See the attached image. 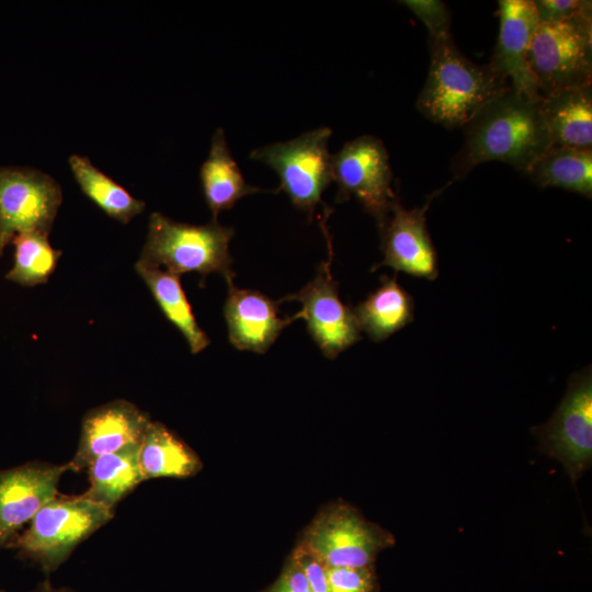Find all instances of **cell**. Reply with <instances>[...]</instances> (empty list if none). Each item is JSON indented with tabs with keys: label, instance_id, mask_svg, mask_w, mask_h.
<instances>
[{
	"label": "cell",
	"instance_id": "cell-1",
	"mask_svg": "<svg viewBox=\"0 0 592 592\" xmlns=\"http://www.w3.org/2000/svg\"><path fill=\"white\" fill-rule=\"evenodd\" d=\"M540 99L510 86L485 104L463 127L465 140L451 167L454 179L466 177L487 161L504 162L527 173L551 146Z\"/></svg>",
	"mask_w": 592,
	"mask_h": 592
},
{
	"label": "cell",
	"instance_id": "cell-2",
	"mask_svg": "<svg viewBox=\"0 0 592 592\" xmlns=\"http://www.w3.org/2000/svg\"><path fill=\"white\" fill-rule=\"evenodd\" d=\"M430 67L418 100V111L445 128L464 127L489 101L504 92L510 82L489 64L469 60L452 35L430 37Z\"/></svg>",
	"mask_w": 592,
	"mask_h": 592
},
{
	"label": "cell",
	"instance_id": "cell-3",
	"mask_svg": "<svg viewBox=\"0 0 592 592\" xmlns=\"http://www.w3.org/2000/svg\"><path fill=\"white\" fill-rule=\"evenodd\" d=\"M234 234L232 227L221 226L215 219L191 225L155 212L149 216L146 241L136 263L180 276L195 272L204 278L219 273L227 281L235 275L229 252Z\"/></svg>",
	"mask_w": 592,
	"mask_h": 592
},
{
	"label": "cell",
	"instance_id": "cell-4",
	"mask_svg": "<svg viewBox=\"0 0 592 592\" xmlns=\"http://www.w3.org/2000/svg\"><path fill=\"white\" fill-rule=\"evenodd\" d=\"M114 510L84 496L59 497L44 504L14 535L7 548L50 573L57 570L76 547L112 520Z\"/></svg>",
	"mask_w": 592,
	"mask_h": 592
},
{
	"label": "cell",
	"instance_id": "cell-5",
	"mask_svg": "<svg viewBox=\"0 0 592 592\" xmlns=\"http://www.w3.org/2000/svg\"><path fill=\"white\" fill-rule=\"evenodd\" d=\"M527 65L540 96L592 84V15L539 22Z\"/></svg>",
	"mask_w": 592,
	"mask_h": 592
},
{
	"label": "cell",
	"instance_id": "cell-6",
	"mask_svg": "<svg viewBox=\"0 0 592 592\" xmlns=\"http://www.w3.org/2000/svg\"><path fill=\"white\" fill-rule=\"evenodd\" d=\"M395 543L389 531L366 520L351 504L337 501L316 515L298 546L326 567L362 568L374 566L378 554Z\"/></svg>",
	"mask_w": 592,
	"mask_h": 592
},
{
	"label": "cell",
	"instance_id": "cell-7",
	"mask_svg": "<svg viewBox=\"0 0 592 592\" xmlns=\"http://www.w3.org/2000/svg\"><path fill=\"white\" fill-rule=\"evenodd\" d=\"M332 130L319 127L288 141L255 148L250 159L273 169L293 205L312 215L326 187L332 181L331 155L328 151Z\"/></svg>",
	"mask_w": 592,
	"mask_h": 592
},
{
	"label": "cell",
	"instance_id": "cell-8",
	"mask_svg": "<svg viewBox=\"0 0 592 592\" xmlns=\"http://www.w3.org/2000/svg\"><path fill=\"white\" fill-rule=\"evenodd\" d=\"M332 181L338 187L337 202L354 197L380 228L398 200L392 190V173L382 140L363 135L344 144L331 156Z\"/></svg>",
	"mask_w": 592,
	"mask_h": 592
},
{
	"label": "cell",
	"instance_id": "cell-9",
	"mask_svg": "<svg viewBox=\"0 0 592 592\" xmlns=\"http://www.w3.org/2000/svg\"><path fill=\"white\" fill-rule=\"evenodd\" d=\"M542 451L560 462L576 483L592 463L591 367L574 373L551 418L534 428Z\"/></svg>",
	"mask_w": 592,
	"mask_h": 592
},
{
	"label": "cell",
	"instance_id": "cell-10",
	"mask_svg": "<svg viewBox=\"0 0 592 592\" xmlns=\"http://www.w3.org/2000/svg\"><path fill=\"white\" fill-rule=\"evenodd\" d=\"M62 202L58 182L30 167L0 168V255L21 232L49 235Z\"/></svg>",
	"mask_w": 592,
	"mask_h": 592
},
{
	"label": "cell",
	"instance_id": "cell-11",
	"mask_svg": "<svg viewBox=\"0 0 592 592\" xmlns=\"http://www.w3.org/2000/svg\"><path fill=\"white\" fill-rule=\"evenodd\" d=\"M332 252L321 262L316 276L299 292L285 296L284 300H297L301 308L293 317L304 319L307 330L323 355L335 358L340 353L361 340V328L351 307L342 303L338 283L331 273Z\"/></svg>",
	"mask_w": 592,
	"mask_h": 592
},
{
	"label": "cell",
	"instance_id": "cell-12",
	"mask_svg": "<svg viewBox=\"0 0 592 592\" xmlns=\"http://www.w3.org/2000/svg\"><path fill=\"white\" fill-rule=\"evenodd\" d=\"M68 463L30 462L0 470V549L57 496Z\"/></svg>",
	"mask_w": 592,
	"mask_h": 592
},
{
	"label": "cell",
	"instance_id": "cell-13",
	"mask_svg": "<svg viewBox=\"0 0 592 592\" xmlns=\"http://www.w3.org/2000/svg\"><path fill=\"white\" fill-rule=\"evenodd\" d=\"M151 419L128 400L116 399L89 410L81 425L70 470L87 469L98 457L140 445Z\"/></svg>",
	"mask_w": 592,
	"mask_h": 592
},
{
	"label": "cell",
	"instance_id": "cell-14",
	"mask_svg": "<svg viewBox=\"0 0 592 592\" xmlns=\"http://www.w3.org/2000/svg\"><path fill=\"white\" fill-rule=\"evenodd\" d=\"M421 206L405 208L399 200L391 206L384 225L379 228L383 261L374 269L389 266L407 274L434 280L439 275L437 255L426 227V210L434 195Z\"/></svg>",
	"mask_w": 592,
	"mask_h": 592
},
{
	"label": "cell",
	"instance_id": "cell-15",
	"mask_svg": "<svg viewBox=\"0 0 592 592\" xmlns=\"http://www.w3.org/2000/svg\"><path fill=\"white\" fill-rule=\"evenodd\" d=\"M498 15L499 35L489 65L519 93L542 98L527 65L532 36L539 23L534 1L500 0Z\"/></svg>",
	"mask_w": 592,
	"mask_h": 592
},
{
	"label": "cell",
	"instance_id": "cell-16",
	"mask_svg": "<svg viewBox=\"0 0 592 592\" xmlns=\"http://www.w3.org/2000/svg\"><path fill=\"white\" fill-rule=\"evenodd\" d=\"M224 315L230 343L238 350L265 353L292 322L280 318L278 301L253 289H241L227 280Z\"/></svg>",
	"mask_w": 592,
	"mask_h": 592
},
{
	"label": "cell",
	"instance_id": "cell-17",
	"mask_svg": "<svg viewBox=\"0 0 592 592\" xmlns=\"http://www.w3.org/2000/svg\"><path fill=\"white\" fill-rule=\"evenodd\" d=\"M540 111L551 146L592 150V84L542 96Z\"/></svg>",
	"mask_w": 592,
	"mask_h": 592
},
{
	"label": "cell",
	"instance_id": "cell-18",
	"mask_svg": "<svg viewBox=\"0 0 592 592\" xmlns=\"http://www.w3.org/2000/svg\"><path fill=\"white\" fill-rule=\"evenodd\" d=\"M200 178L204 198L215 220L220 212L230 209L243 196L263 191L246 182L231 157L221 127L213 134L209 153L201 166Z\"/></svg>",
	"mask_w": 592,
	"mask_h": 592
},
{
	"label": "cell",
	"instance_id": "cell-19",
	"mask_svg": "<svg viewBox=\"0 0 592 592\" xmlns=\"http://www.w3.org/2000/svg\"><path fill=\"white\" fill-rule=\"evenodd\" d=\"M353 311L361 331L379 342L413 320L414 304L396 277L382 276V284Z\"/></svg>",
	"mask_w": 592,
	"mask_h": 592
},
{
	"label": "cell",
	"instance_id": "cell-20",
	"mask_svg": "<svg viewBox=\"0 0 592 592\" xmlns=\"http://www.w3.org/2000/svg\"><path fill=\"white\" fill-rule=\"evenodd\" d=\"M145 480L160 477L187 478L203 467L198 455L164 424L150 421L139 449Z\"/></svg>",
	"mask_w": 592,
	"mask_h": 592
},
{
	"label": "cell",
	"instance_id": "cell-21",
	"mask_svg": "<svg viewBox=\"0 0 592 592\" xmlns=\"http://www.w3.org/2000/svg\"><path fill=\"white\" fill-rule=\"evenodd\" d=\"M140 445L95 458L87 468L90 486L82 496L114 510L145 480L139 465Z\"/></svg>",
	"mask_w": 592,
	"mask_h": 592
},
{
	"label": "cell",
	"instance_id": "cell-22",
	"mask_svg": "<svg viewBox=\"0 0 592 592\" xmlns=\"http://www.w3.org/2000/svg\"><path fill=\"white\" fill-rule=\"evenodd\" d=\"M152 297L167 319L182 333L190 351L197 354L209 345V338L198 326L181 285V276L162 269L135 264Z\"/></svg>",
	"mask_w": 592,
	"mask_h": 592
},
{
	"label": "cell",
	"instance_id": "cell-23",
	"mask_svg": "<svg viewBox=\"0 0 592 592\" xmlns=\"http://www.w3.org/2000/svg\"><path fill=\"white\" fill-rule=\"evenodd\" d=\"M540 187L592 197V150L550 146L526 173Z\"/></svg>",
	"mask_w": 592,
	"mask_h": 592
},
{
	"label": "cell",
	"instance_id": "cell-24",
	"mask_svg": "<svg viewBox=\"0 0 592 592\" xmlns=\"http://www.w3.org/2000/svg\"><path fill=\"white\" fill-rule=\"evenodd\" d=\"M68 163L83 194L111 218L128 224L145 209L144 201L130 195L88 157L71 155Z\"/></svg>",
	"mask_w": 592,
	"mask_h": 592
},
{
	"label": "cell",
	"instance_id": "cell-25",
	"mask_svg": "<svg viewBox=\"0 0 592 592\" xmlns=\"http://www.w3.org/2000/svg\"><path fill=\"white\" fill-rule=\"evenodd\" d=\"M47 234L21 232L14 236V262L5 278L25 287L45 284L57 267L61 250L52 247Z\"/></svg>",
	"mask_w": 592,
	"mask_h": 592
},
{
	"label": "cell",
	"instance_id": "cell-26",
	"mask_svg": "<svg viewBox=\"0 0 592 592\" xmlns=\"http://www.w3.org/2000/svg\"><path fill=\"white\" fill-rule=\"evenodd\" d=\"M326 574L331 592H375L377 589L374 566L362 568L326 567Z\"/></svg>",
	"mask_w": 592,
	"mask_h": 592
},
{
	"label": "cell",
	"instance_id": "cell-27",
	"mask_svg": "<svg viewBox=\"0 0 592 592\" xmlns=\"http://www.w3.org/2000/svg\"><path fill=\"white\" fill-rule=\"evenodd\" d=\"M407 7L423 22L430 37H440L449 33L451 13L447 5L439 0H405Z\"/></svg>",
	"mask_w": 592,
	"mask_h": 592
},
{
	"label": "cell",
	"instance_id": "cell-28",
	"mask_svg": "<svg viewBox=\"0 0 592 592\" xmlns=\"http://www.w3.org/2000/svg\"><path fill=\"white\" fill-rule=\"evenodd\" d=\"M539 22L571 21L592 15V2L585 0H536Z\"/></svg>",
	"mask_w": 592,
	"mask_h": 592
},
{
	"label": "cell",
	"instance_id": "cell-29",
	"mask_svg": "<svg viewBox=\"0 0 592 592\" xmlns=\"http://www.w3.org/2000/svg\"><path fill=\"white\" fill-rule=\"evenodd\" d=\"M292 555L300 565L308 581L310 592H331L323 563L298 545Z\"/></svg>",
	"mask_w": 592,
	"mask_h": 592
},
{
	"label": "cell",
	"instance_id": "cell-30",
	"mask_svg": "<svg viewBox=\"0 0 592 592\" xmlns=\"http://www.w3.org/2000/svg\"><path fill=\"white\" fill-rule=\"evenodd\" d=\"M263 592H310L306 576L293 555L275 582Z\"/></svg>",
	"mask_w": 592,
	"mask_h": 592
},
{
	"label": "cell",
	"instance_id": "cell-31",
	"mask_svg": "<svg viewBox=\"0 0 592 592\" xmlns=\"http://www.w3.org/2000/svg\"><path fill=\"white\" fill-rule=\"evenodd\" d=\"M31 592H77L67 587H54L52 582L46 579L37 584Z\"/></svg>",
	"mask_w": 592,
	"mask_h": 592
},
{
	"label": "cell",
	"instance_id": "cell-32",
	"mask_svg": "<svg viewBox=\"0 0 592 592\" xmlns=\"http://www.w3.org/2000/svg\"><path fill=\"white\" fill-rule=\"evenodd\" d=\"M0 592H5V591H3V590L0 589Z\"/></svg>",
	"mask_w": 592,
	"mask_h": 592
}]
</instances>
